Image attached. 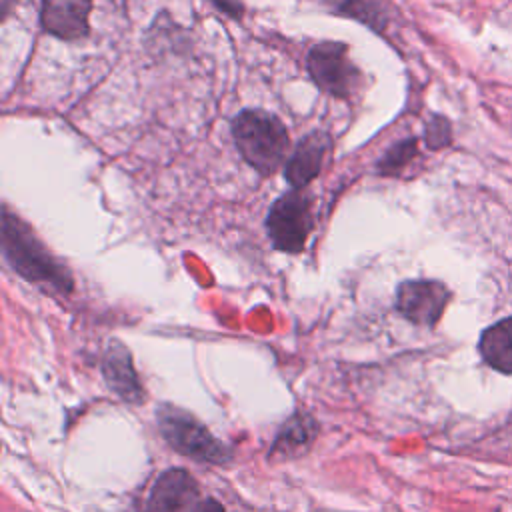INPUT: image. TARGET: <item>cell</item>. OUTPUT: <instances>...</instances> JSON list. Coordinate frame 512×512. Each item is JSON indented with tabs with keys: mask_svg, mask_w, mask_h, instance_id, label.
Segmentation results:
<instances>
[{
	"mask_svg": "<svg viewBox=\"0 0 512 512\" xmlns=\"http://www.w3.org/2000/svg\"><path fill=\"white\" fill-rule=\"evenodd\" d=\"M332 146L334 142L324 130H312L298 142L296 150L284 166V176L292 188H306L320 174L324 160L332 152Z\"/></svg>",
	"mask_w": 512,
	"mask_h": 512,
	"instance_id": "9c48e42d",
	"label": "cell"
},
{
	"mask_svg": "<svg viewBox=\"0 0 512 512\" xmlns=\"http://www.w3.org/2000/svg\"><path fill=\"white\" fill-rule=\"evenodd\" d=\"M220 12L228 14L230 18H242L244 14V6H242V0H210Z\"/></svg>",
	"mask_w": 512,
	"mask_h": 512,
	"instance_id": "2e32d148",
	"label": "cell"
},
{
	"mask_svg": "<svg viewBox=\"0 0 512 512\" xmlns=\"http://www.w3.org/2000/svg\"><path fill=\"white\" fill-rule=\"evenodd\" d=\"M202 512H226V510L216 498H206L204 506H202Z\"/></svg>",
	"mask_w": 512,
	"mask_h": 512,
	"instance_id": "e0dca14e",
	"label": "cell"
},
{
	"mask_svg": "<svg viewBox=\"0 0 512 512\" xmlns=\"http://www.w3.org/2000/svg\"><path fill=\"white\" fill-rule=\"evenodd\" d=\"M306 68L314 84L334 98H352L362 74L348 56V44L324 40L310 48Z\"/></svg>",
	"mask_w": 512,
	"mask_h": 512,
	"instance_id": "5b68a950",
	"label": "cell"
},
{
	"mask_svg": "<svg viewBox=\"0 0 512 512\" xmlns=\"http://www.w3.org/2000/svg\"><path fill=\"white\" fill-rule=\"evenodd\" d=\"M92 0H42V28L60 40H82L88 36Z\"/></svg>",
	"mask_w": 512,
	"mask_h": 512,
	"instance_id": "ba28073f",
	"label": "cell"
},
{
	"mask_svg": "<svg viewBox=\"0 0 512 512\" xmlns=\"http://www.w3.org/2000/svg\"><path fill=\"white\" fill-rule=\"evenodd\" d=\"M232 138L240 156L262 176L274 174L284 162L290 146L284 122L266 110H242L234 116Z\"/></svg>",
	"mask_w": 512,
	"mask_h": 512,
	"instance_id": "7a4b0ae2",
	"label": "cell"
},
{
	"mask_svg": "<svg viewBox=\"0 0 512 512\" xmlns=\"http://www.w3.org/2000/svg\"><path fill=\"white\" fill-rule=\"evenodd\" d=\"M478 348L482 358L494 370L512 374V316L486 328L480 336Z\"/></svg>",
	"mask_w": 512,
	"mask_h": 512,
	"instance_id": "7c38bea8",
	"label": "cell"
},
{
	"mask_svg": "<svg viewBox=\"0 0 512 512\" xmlns=\"http://www.w3.org/2000/svg\"><path fill=\"white\" fill-rule=\"evenodd\" d=\"M102 376L108 388L130 404H140L144 400V390L134 370L132 354L120 340H110L102 358Z\"/></svg>",
	"mask_w": 512,
	"mask_h": 512,
	"instance_id": "30bf717a",
	"label": "cell"
},
{
	"mask_svg": "<svg viewBox=\"0 0 512 512\" xmlns=\"http://www.w3.org/2000/svg\"><path fill=\"white\" fill-rule=\"evenodd\" d=\"M448 300L450 292L438 280H406L396 290V310L418 326H434Z\"/></svg>",
	"mask_w": 512,
	"mask_h": 512,
	"instance_id": "8992f818",
	"label": "cell"
},
{
	"mask_svg": "<svg viewBox=\"0 0 512 512\" xmlns=\"http://www.w3.org/2000/svg\"><path fill=\"white\" fill-rule=\"evenodd\" d=\"M316 436H318V422L310 414L296 412L278 430L270 446L268 458L274 462L300 458L310 450Z\"/></svg>",
	"mask_w": 512,
	"mask_h": 512,
	"instance_id": "8fae6325",
	"label": "cell"
},
{
	"mask_svg": "<svg viewBox=\"0 0 512 512\" xmlns=\"http://www.w3.org/2000/svg\"><path fill=\"white\" fill-rule=\"evenodd\" d=\"M156 424L166 444L190 460L220 466L232 458L230 448L184 408L160 404L156 410Z\"/></svg>",
	"mask_w": 512,
	"mask_h": 512,
	"instance_id": "3957f363",
	"label": "cell"
},
{
	"mask_svg": "<svg viewBox=\"0 0 512 512\" xmlns=\"http://www.w3.org/2000/svg\"><path fill=\"white\" fill-rule=\"evenodd\" d=\"M312 228V196L304 188H292L290 192L282 194L268 210V238L280 252H302Z\"/></svg>",
	"mask_w": 512,
	"mask_h": 512,
	"instance_id": "277c9868",
	"label": "cell"
},
{
	"mask_svg": "<svg viewBox=\"0 0 512 512\" xmlns=\"http://www.w3.org/2000/svg\"><path fill=\"white\" fill-rule=\"evenodd\" d=\"M2 254L12 270L28 282L50 286L60 294L74 290V278L68 266L60 262L8 206L2 208Z\"/></svg>",
	"mask_w": 512,
	"mask_h": 512,
	"instance_id": "6da1fadb",
	"label": "cell"
},
{
	"mask_svg": "<svg viewBox=\"0 0 512 512\" xmlns=\"http://www.w3.org/2000/svg\"><path fill=\"white\" fill-rule=\"evenodd\" d=\"M16 4V0H0V10H2V20L8 16V12L12 10V6Z\"/></svg>",
	"mask_w": 512,
	"mask_h": 512,
	"instance_id": "ac0fdd59",
	"label": "cell"
},
{
	"mask_svg": "<svg viewBox=\"0 0 512 512\" xmlns=\"http://www.w3.org/2000/svg\"><path fill=\"white\" fill-rule=\"evenodd\" d=\"M200 486L182 468L162 472L146 500V512H202Z\"/></svg>",
	"mask_w": 512,
	"mask_h": 512,
	"instance_id": "52a82bcc",
	"label": "cell"
},
{
	"mask_svg": "<svg viewBox=\"0 0 512 512\" xmlns=\"http://www.w3.org/2000/svg\"><path fill=\"white\" fill-rule=\"evenodd\" d=\"M416 156V140L408 138L402 142H396L392 148L386 150V154L378 160L376 172L382 176L398 174L412 158Z\"/></svg>",
	"mask_w": 512,
	"mask_h": 512,
	"instance_id": "5bb4252c",
	"label": "cell"
},
{
	"mask_svg": "<svg viewBox=\"0 0 512 512\" xmlns=\"http://www.w3.org/2000/svg\"><path fill=\"white\" fill-rule=\"evenodd\" d=\"M338 16L354 18L374 32L382 34L388 26L386 0H318Z\"/></svg>",
	"mask_w": 512,
	"mask_h": 512,
	"instance_id": "4fadbf2b",
	"label": "cell"
},
{
	"mask_svg": "<svg viewBox=\"0 0 512 512\" xmlns=\"http://www.w3.org/2000/svg\"><path fill=\"white\" fill-rule=\"evenodd\" d=\"M450 142V124L446 118L434 116L426 126V144L430 148H442Z\"/></svg>",
	"mask_w": 512,
	"mask_h": 512,
	"instance_id": "9a60e30c",
	"label": "cell"
}]
</instances>
